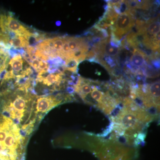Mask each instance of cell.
Returning a JSON list of instances; mask_svg holds the SVG:
<instances>
[{"label": "cell", "mask_w": 160, "mask_h": 160, "mask_svg": "<svg viewBox=\"0 0 160 160\" xmlns=\"http://www.w3.org/2000/svg\"><path fill=\"white\" fill-rule=\"evenodd\" d=\"M40 60L38 59L37 58H34L32 60L31 62L29 63V65L33 68L35 71L39 72H40Z\"/></svg>", "instance_id": "cell-9"}, {"label": "cell", "mask_w": 160, "mask_h": 160, "mask_svg": "<svg viewBox=\"0 0 160 160\" xmlns=\"http://www.w3.org/2000/svg\"><path fill=\"white\" fill-rule=\"evenodd\" d=\"M0 36L9 38L11 41L15 38L23 37L29 40L30 44H37L45 38L44 33H41L21 22L12 12L1 9Z\"/></svg>", "instance_id": "cell-1"}, {"label": "cell", "mask_w": 160, "mask_h": 160, "mask_svg": "<svg viewBox=\"0 0 160 160\" xmlns=\"http://www.w3.org/2000/svg\"><path fill=\"white\" fill-rule=\"evenodd\" d=\"M26 146L22 139L0 130V160H24Z\"/></svg>", "instance_id": "cell-2"}, {"label": "cell", "mask_w": 160, "mask_h": 160, "mask_svg": "<svg viewBox=\"0 0 160 160\" xmlns=\"http://www.w3.org/2000/svg\"><path fill=\"white\" fill-rule=\"evenodd\" d=\"M65 64L63 67L65 70L72 72L77 73L78 72V67L79 62L75 58H69L65 60Z\"/></svg>", "instance_id": "cell-8"}, {"label": "cell", "mask_w": 160, "mask_h": 160, "mask_svg": "<svg viewBox=\"0 0 160 160\" xmlns=\"http://www.w3.org/2000/svg\"><path fill=\"white\" fill-rule=\"evenodd\" d=\"M146 93L155 103L160 106V82H157L148 85Z\"/></svg>", "instance_id": "cell-6"}, {"label": "cell", "mask_w": 160, "mask_h": 160, "mask_svg": "<svg viewBox=\"0 0 160 160\" xmlns=\"http://www.w3.org/2000/svg\"><path fill=\"white\" fill-rule=\"evenodd\" d=\"M105 60H106V62L108 63L109 66H111V67L115 66L116 63L115 62L114 60L112 59V58L110 57H106Z\"/></svg>", "instance_id": "cell-10"}, {"label": "cell", "mask_w": 160, "mask_h": 160, "mask_svg": "<svg viewBox=\"0 0 160 160\" xmlns=\"http://www.w3.org/2000/svg\"><path fill=\"white\" fill-rule=\"evenodd\" d=\"M134 24L133 16L128 9L118 16L115 22L114 26H111L110 29L115 38L120 40L131 30Z\"/></svg>", "instance_id": "cell-3"}, {"label": "cell", "mask_w": 160, "mask_h": 160, "mask_svg": "<svg viewBox=\"0 0 160 160\" xmlns=\"http://www.w3.org/2000/svg\"><path fill=\"white\" fill-rule=\"evenodd\" d=\"M146 34L145 36L150 38H153L160 32V22L158 20H150L145 25Z\"/></svg>", "instance_id": "cell-5"}, {"label": "cell", "mask_w": 160, "mask_h": 160, "mask_svg": "<svg viewBox=\"0 0 160 160\" xmlns=\"http://www.w3.org/2000/svg\"><path fill=\"white\" fill-rule=\"evenodd\" d=\"M152 63L156 68H157V69H159L160 63L159 62H158V60H154V61H152Z\"/></svg>", "instance_id": "cell-11"}, {"label": "cell", "mask_w": 160, "mask_h": 160, "mask_svg": "<svg viewBox=\"0 0 160 160\" xmlns=\"http://www.w3.org/2000/svg\"><path fill=\"white\" fill-rule=\"evenodd\" d=\"M61 24H62V22L60 21H58L56 22V25L57 26H60Z\"/></svg>", "instance_id": "cell-12"}, {"label": "cell", "mask_w": 160, "mask_h": 160, "mask_svg": "<svg viewBox=\"0 0 160 160\" xmlns=\"http://www.w3.org/2000/svg\"><path fill=\"white\" fill-rule=\"evenodd\" d=\"M10 58L9 50L0 48V81L3 78L6 72Z\"/></svg>", "instance_id": "cell-4"}, {"label": "cell", "mask_w": 160, "mask_h": 160, "mask_svg": "<svg viewBox=\"0 0 160 160\" xmlns=\"http://www.w3.org/2000/svg\"><path fill=\"white\" fill-rule=\"evenodd\" d=\"M147 55L141 49L135 48L133 52V55L130 59L131 64L137 67H141L145 63V58Z\"/></svg>", "instance_id": "cell-7"}]
</instances>
